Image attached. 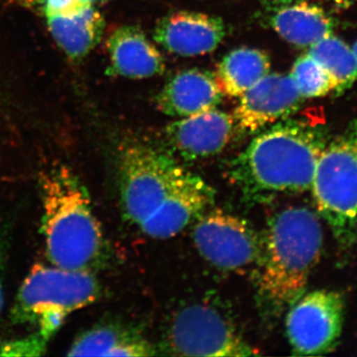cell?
Wrapping results in <instances>:
<instances>
[{
    "label": "cell",
    "mask_w": 357,
    "mask_h": 357,
    "mask_svg": "<svg viewBox=\"0 0 357 357\" xmlns=\"http://www.w3.org/2000/svg\"><path fill=\"white\" fill-rule=\"evenodd\" d=\"M303 100L290 75L269 73L241 96L232 114L234 126L241 132H259L292 116Z\"/></svg>",
    "instance_id": "cell-10"
},
{
    "label": "cell",
    "mask_w": 357,
    "mask_h": 357,
    "mask_svg": "<svg viewBox=\"0 0 357 357\" xmlns=\"http://www.w3.org/2000/svg\"><path fill=\"white\" fill-rule=\"evenodd\" d=\"M196 222L192 229L195 245L213 266L237 271L259 261L262 239L243 218L215 210Z\"/></svg>",
    "instance_id": "cell-9"
},
{
    "label": "cell",
    "mask_w": 357,
    "mask_h": 357,
    "mask_svg": "<svg viewBox=\"0 0 357 357\" xmlns=\"http://www.w3.org/2000/svg\"><path fill=\"white\" fill-rule=\"evenodd\" d=\"M8 229L6 225H0V314L4 305V278L8 253Z\"/></svg>",
    "instance_id": "cell-23"
},
{
    "label": "cell",
    "mask_w": 357,
    "mask_h": 357,
    "mask_svg": "<svg viewBox=\"0 0 357 357\" xmlns=\"http://www.w3.org/2000/svg\"><path fill=\"white\" fill-rule=\"evenodd\" d=\"M156 354L153 345L132 326L105 321L77 335L67 356L143 357Z\"/></svg>",
    "instance_id": "cell-17"
},
{
    "label": "cell",
    "mask_w": 357,
    "mask_h": 357,
    "mask_svg": "<svg viewBox=\"0 0 357 357\" xmlns=\"http://www.w3.org/2000/svg\"><path fill=\"white\" fill-rule=\"evenodd\" d=\"M172 356L244 357L259 351L248 344L218 310L204 304L184 307L174 317L163 340Z\"/></svg>",
    "instance_id": "cell-7"
},
{
    "label": "cell",
    "mask_w": 357,
    "mask_h": 357,
    "mask_svg": "<svg viewBox=\"0 0 357 357\" xmlns=\"http://www.w3.org/2000/svg\"><path fill=\"white\" fill-rule=\"evenodd\" d=\"M2 107H3V102H2L1 91H0V112H1Z\"/></svg>",
    "instance_id": "cell-26"
},
{
    "label": "cell",
    "mask_w": 357,
    "mask_h": 357,
    "mask_svg": "<svg viewBox=\"0 0 357 357\" xmlns=\"http://www.w3.org/2000/svg\"><path fill=\"white\" fill-rule=\"evenodd\" d=\"M42 236L50 264L91 271L105 259L107 244L91 198L67 167L51 169L40 181Z\"/></svg>",
    "instance_id": "cell-2"
},
{
    "label": "cell",
    "mask_w": 357,
    "mask_h": 357,
    "mask_svg": "<svg viewBox=\"0 0 357 357\" xmlns=\"http://www.w3.org/2000/svg\"><path fill=\"white\" fill-rule=\"evenodd\" d=\"M232 115L213 109L174 121L165 128L167 144L187 161L222 152L234 134Z\"/></svg>",
    "instance_id": "cell-12"
},
{
    "label": "cell",
    "mask_w": 357,
    "mask_h": 357,
    "mask_svg": "<svg viewBox=\"0 0 357 357\" xmlns=\"http://www.w3.org/2000/svg\"><path fill=\"white\" fill-rule=\"evenodd\" d=\"M115 0H14L17 6L44 17L50 14L69 13L89 6H98Z\"/></svg>",
    "instance_id": "cell-21"
},
{
    "label": "cell",
    "mask_w": 357,
    "mask_h": 357,
    "mask_svg": "<svg viewBox=\"0 0 357 357\" xmlns=\"http://www.w3.org/2000/svg\"><path fill=\"white\" fill-rule=\"evenodd\" d=\"M290 76L304 98H321L335 89L332 77L309 54L296 61Z\"/></svg>",
    "instance_id": "cell-20"
},
{
    "label": "cell",
    "mask_w": 357,
    "mask_h": 357,
    "mask_svg": "<svg viewBox=\"0 0 357 357\" xmlns=\"http://www.w3.org/2000/svg\"><path fill=\"white\" fill-rule=\"evenodd\" d=\"M261 18L281 38L298 47H311L333 35L335 28L333 18L307 0H269Z\"/></svg>",
    "instance_id": "cell-13"
},
{
    "label": "cell",
    "mask_w": 357,
    "mask_h": 357,
    "mask_svg": "<svg viewBox=\"0 0 357 357\" xmlns=\"http://www.w3.org/2000/svg\"><path fill=\"white\" fill-rule=\"evenodd\" d=\"M42 20L58 48L74 63L88 57L102 41L105 29V17L96 6L50 14Z\"/></svg>",
    "instance_id": "cell-16"
},
{
    "label": "cell",
    "mask_w": 357,
    "mask_h": 357,
    "mask_svg": "<svg viewBox=\"0 0 357 357\" xmlns=\"http://www.w3.org/2000/svg\"><path fill=\"white\" fill-rule=\"evenodd\" d=\"M328 133L318 122L283 119L262 129L230 162L227 176L246 201L266 203L311 190Z\"/></svg>",
    "instance_id": "cell-1"
},
{
    "label": "cell",
    "mask_w": 357,
    "mask_h": 357,
    "mask_svg": "<svg viewBox=\"0 0 357 357\" xmlns=\"http://www.w3.org/2000/svg\"><path fill=\"white\" fill-rule=\"evenodd\" d=\"M319 215L305 206L275 213L262 238L258 295L266 306L281 312L304 294L323 250Z\"/></svg>",
    "instance_id": "cell-3"
},
{
    "label": "cell",
    "mask_w": 357,
    "mask_h": 357,
    "mask_svg": "<svg viewBox=\"0 0 357 357\" xmlns=\"http://www.w3.org/2000/svg\"><path fill=\"white\" fill-rule=\"evenodd\" d=\"M122 211L140 229L197 178L171 155L137 139H124L117 149Z\"/></svg>",
    "instance_id": "cell-5"
},
{
    "label": "cell",
    "mask_w": 357,
    "mask_h": 357,
    "mask_svg": "<svg viewBox=\"0 0 357 357\" xmlns=\"http://www.w3.org/2000/svg\"><path fill=\"white\" fill-rule=\"evenodd\" d=\"M331 1L338 11L345 10L357 4V0H331Z\"/></svg>",
    "instance_id": "cell-24"
},
{
    "label": "cell",
    "mask_w": 357,
    "mask_h": 357,
    "mask_svg": "<svg viewBox=\"0 0 357 357\" xmlns=\"http://www.w3.org/2000/svg\"><path fill=\"white\" fill-rule=\"evenodd\" d=\"M317 62L325 68L335 84V95L351 89L357 79V60L352 48L342 40L331 35L312 44L309 51Z\"/></svg>",
    "instance_id": "cell-19"
},
{
    "label": "cell",
    "mask_w": 357,
    "mask_h": 357,
    "mask_svg": "<svg viewBox=\"0 0 357 357\" xmlns=\"http://www.w3.org/2000/svg\"><path fill=\"white\" fill-rule=\"evenodd\" d=\"M352 50H354V55H356L357 60V41L356 42V44L354 45V47H352Z\"/></svg>",
    "instance_id": "cell-25"
},
{
    "label": "cell",
    "mask_w": 357,
    "mask_h": 357,
    "mask_svg": "<svg viewBox=\"0 0 357 357\" xmlns=\"http://www.w3.org/2000/svg\"><path fill=\"white\" fill-rule=\"evenodd\" d=\"M110 77L145 79L165 72V61L140 28L117 27L107 40Z\"/></svg>",
    "instance_id": "cell-14"
},
{
    "label": "cell",
    "mask_w": 357,
    "mask_h": 357,
    "mask_svg": "<svg viewBox=\"0 0 357 357\" xmlns=\"http://www.w3.org/2000/svg\"><path fill=\"white\" fill-rule=\"evenodd\" d=\"M311 190L337 243L344 249L357 245V119L326 144Z\"/></svg>",
    "instance_id": "cell-6"
},
{
    "label": "cell",
    "mask_w": 357,
    "mask_h": 357,
    "mask_svg": "<svg viewBox=\"0 0 357 357\" xmlns=\"http://www.w3.org/2000/svg\"><path fill=\"white\" fill-rule=\"evenodd\" d=\"M49 342L46 338L34 332L24 337L9 340L0 345V356H43Z\"/></svg>",
    "instance_id": "cell-22"
},
{
    "label": "cell",
    "mask_w": 357,
    "mask_h": 357,
    "mask_svg": "<svg viewBox=\"0 0 357 357\" xmlns=\"http://www.w3.org/2000/svg\"><path fill=\"white\" fill-rule=\"evenodd\" d=\"M271 62L266 52L259 49H236L218 65L215 77L223 96L241 98L260 79L269 74Z\"/></svg>",
    "instance_id": "cell-18"
},
{
    "label": "cell",
    "mask_w": 357,
    "mask_h": 357,
    "mask_svg": "<svg viewBox=\"0 0 357 357\" xmlns=\"http://www.w3.org/2000/svg\"><path fill=\"white\" fill-rule=\"evenodd\" d=\"M100 296V282L93 272L36 264L18 290L11 321L33 326L50 342L70 314L93 304Z\"/></svg>",
    "instance_id": "cell-4"
},
{
    "label": "cell",
    "mask_w": 357,
    "mask_h": 357,
    "mask_svg": "<svg viewBox=\"0 0 357 357\" xmlns=\"http://www.w3.org/2000/svg\"><path fill=\"white\" fill-rule=\"evenodd\" d=\"M222 18L195 11H176L155 26L153 38L165 50L183 57L211 53L227 36Z\"/></svg>",
    "instance_id": "cell-11"
},
{
    "label": "cell",
    "mask_w": 357,
    "mask_h": 357,
    "mask_svg": "<svg viewBox=\"0 0 357 357\" xmlns=\"http://www.w3.org/2000/svg\"><path fill=\"white\" fill-rule=\"evenodd\" d=\"M267 1H269V0H267Z\"/></svg>",
    "instance_id": "cell-27"
},
{
    "label": "cell",
    "mask_w": 357,
    "mask_h": 357,
    "mask_svg": "<svg viewBox=\"0 0 357 357\" xmlns=\"http://www.w3.org/2000/svg\"><path fill=\"white\" fill-rule=\"evenodd\" d=\"M342 294L316 290L294 302L286 319V331L294 356H325L335 351L344 328Z\"/></svg>",
    "instance_id": "cell-8"
},
{
    "label": "cell",
    "mask_w": 357,
    "mask_h": 357,
    "mask_svg": "<svg viewBox=\"0 0 357 357\" xmlns=\"http://www.w3.org/2000/svg\"><path fill=\"white\" fill-rule=\"evenodd\" d=\"M223 95L215 75L189 69L174 75L157 96L160 112L169 116L188 117L217 109Z\"/></svg>",
    "instance_id": "cell-15"
}]
</instances>
